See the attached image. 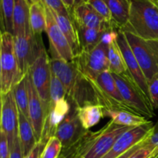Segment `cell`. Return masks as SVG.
I'll use <instances>...</instances> for the list:
<instances>
[{
  "mask_svg": "<svg viewBox=\"0 0 158 158\" xmlns=\"http://www.w3.org/2000/svg\"><path fill=\"white\" fill-rule=\"evenodd\" d=\"M52 72L64 86L66 95L78 107L87 104H99L90 82L77 69L73 61L60 59L50 60Z\"/></svg>",
  "mask_w": 158,
  "mask_h": 158,
  "instance_id": "1",
  "label": "cell"
},
{
  "mask_svg": "<svg viewBox=\"0 0 158 158\" xmlns=\"http://www.w3.org/2000/svg\"><path fill=\"white\" fill-rule=\"evenodd\" d=\"M112 75L123 100L134 112L145 117H153L155 115L150 99L143 94L131 75L120 76L114 73Z\"/></svg>",
  "mask_w": 158,
  "mask_h": 158,
  "instance_id": "6",
  "label": "cell"
},
{
  "mask_svg": "<svg viewBox=\"0 0 158 158\" xmlns=\"http://www.w3.org/2000/svg\"><path fill=\"white\" fill-rule=\"evenodd\" d=\"M157 149V148L154 149V148H151V147L147 146L143 143V146L129 158H149Z\"/></svg>",
  "mask_w": 158,
  "mask_h": 158,
  "instance_id": "33",
  "label": "cell"
},
{
  "mask_svg": "<svg viewBox=\"0 0 158 158\" xmlns=\"http://www.w3.org/2000/svg\"><path fill=\"white\" fill-rule=\"evenodd\" d=\"M87 1L88 0H74V2H75V7L77 6H80V5L86 3L87 2Z\"/></svg>",
  "mask_w": 158,
  "mask_h": 158,
  "instance_id": "39",
  "label": "cell"
},
{
  "mask_svg": "<svg viewBox=\"0 0 158 158\" xmlns=\"http://www.w3.org/2000/svg\"><path fill=\"white\" fill-rule=\"evenodd\" d=\"M1 131L7 136L11 149L19 137V110L12 90L1 94Z\"/></svg>",
  "mask_w": 158,
  "mask_h": 158,
  "instance_id": "13",
  "label": "cell"
},
{
  "mask_svg": "<svg viewBox=\"0 0 158 158\" xmlns=\"http://www.w3.org/2000/svg\"><path fill=\"white\" fill-rule=\"evenodd\" d=\"M12 92L19 111L29 119V93L26 77L14 86Z\"/></svg>",
  "mask_w": 158,
  "mask_h": 158,
  "instance_id": "26",
  "label": "cell"
},
{
  "mask_svg": "<svg viewBox=\"0 0 158 158\" xmlns=\"http://www.w3.org/2000/svg\"><path fill=\"white\" fill-rule=\"evenodd\" d=\"M15 0H1V19L2 31L13 35V16Z\"/></svg>",
  "mask_w": 158,
  "mask_h": 158,
  "instance_id": "27",
  "label": "cell"
},
{
  "mask_svg": "<svg viewBox=\"0 0 158 158\" xmlns=\"http://www.w3.org/2000/svg\"><path fill=\"white\" fill-rule=\"evenodd\" d=\"M29 23L35 35H41L46 27V7L43 2L33 3L29 8Z\"/></svg>",
  "mask_w": 158,
  "mask_h": 158,
  "instance_id": "25",
  "label": "cell"
},
{
  "mask_svg": "<svg viewBox=\"0 0 158 158\" xmlns=\"http://www.w3.org/2000/svg\"><path fill=\"white\" fill-rule=\"evenodd\" d=\"M149 158H158V148L154 151V154H153Z\"/></svg>",
  "mask_w": 158,
  "mask_h": 158,
  "instance_id": "40",
  "label": "cell"
},
{
  "mask_svg": "<svg viewBox=\"0 0 158 158\" xmlns=\"http://www.w3.org/2000/svg\"><path fill=\"white\" fill-rule=\"evenodd\" d=\"M29 4H33V3H40L42 2V0H27Z\"/></svg>",
  "mask_w": 158,
  "mask_h": 158,
  "instance_id": "41",
  "label": "cell"
},
{
  "mask_svg": "<svg viewBox=\"0 0 158 158\" xmlns=\"http://www.w3.org/2000/svg\"><path fill=\"white\" fill-rule=\"evenodd\" d=\"M10 158H25L19 137L15 140L13 145L11 148Z\"/></svg>",
  "mask_w": 158,
  "mask_h": 158,
  "instance_id": "35",
  "label": "cell"
},
{
  "mask_svg": "<svg viewBox=\"0 0 158 158\" xmlns=\"http://www.w3.org/2000/svg\"><path fill=\"white\" fill-rule=\"evenodd\" d=\"M113 30L95 48L89 51H81L74 57L73 61L76 66L88 80H94L102 73L110 70L108 44Z\"/></svg>",
  "mask_w": 158,
  "mask_h": 158,
  "instance_id": "4",
  "label": "cell"
},
{
  "mask_svg": "<svg viewBox=\"0 0 158 158\" xmlns=\"http://www.w3.org/2000/svg\"><path fill=\"white\" fill-rule=\"evenodd\" d=\"M59 158H68L67 157H66V155H65V154H62L61 155H60V157H59Z\"/></svg>",
  "mask_w": 158,
  "mask_h": 158,
  "instance_id": "43",
  "label": "cell"
},
{
  "mask_svg": "<svg viewBox=\"0 0 158 158\" xmlns=\"http://www.w3.org/2000/svg\"><path fill=\"white\" fill-rule=\"evenodd\" d=\"M45 7L46 12V27L45 32L49 38L52 59H60L67 62H72L74 59L73 52L64 34L59 27L51 9L46 6Z\"/></svg>",
  "mask_w": 158,
  "mask_h": 158,
  "instance_id": "11",
  "label": "cell"
},
{
  "mask_svg": "<svg viewBox=\"0 0 158 158\" xmlns=\"http://www.w3.org/2000/svg\"><path fill=\"white\" fill-rule=\"evenodd\" d=\"M122 30L148 82L158 73V40H145L131 31Z\"/></svg>",
  "mask_w": 158,
  "mask_h": 158,
  "instance_id": "5",
  "label": "cell"
},
{
  "mask_svg": "<svg viewBox=\"0 0 158 158\" xmlns=\"http://www.w3.org/2000/svg\"><path fill=\"white\" fill-rule=\"evenodd\" d=\"M19 139L24 157L31 152L38 143L30 120L19 111Z\"/></svg>",
  "mask_w": 158,
  "mask_h": 158,
  "instance_id": "21",
  "label": "cell"
},
{
  "mask_svg": "<svg viewBox=\"0 0 158 158\" xmlns=\"http://www.w3.org/2000/svg\"><path fill=\"white\" fill-rule=\"evenodd\" d=\"M62 2L63 3V5L65 6V7L67 9V10L69 11V14H72L73 11L74 7H75V2H74V0H61Z\"/></svg>",
  "mask_w": 158,
  "mask_h": 158,
  "instance_id": "38",
  "label": "cell"
},
{
  "mask_svg": "<svg viewBox=\"0 0 158 158\" xmlns=\"http://www.w3.org/2000/svg\"><path fill=\"white\" fill-rule=\"evenodd\" d=\"M70 100L69 113L58 125L55 136L61 141L63 151L68 150L76 144L89 130L84 129L78 116V106Z\"/></svg>",
  "mask_w": 158,
  "mask_h": 158,
  "instance_id": "10",
  "label": "cell"
},
{
  "mask_svg": "<svg viewBox=\"0 0 158 158\" xmlns=\"http://www.w3.org/2000/svg\"><path fill=\"white\" fill-rule=\"evenodd\" d=\"M144 144L156 149L158 148V120L154 126L152 134L144 142Z\"/></svg>",
  "mask_w": 158,
  "mask_h": 158,
  "instance_id": "34",
  "label": "cell"
},
{
  "mask_svg": "<svg viewBox=\"0 0 158 158\" xmlns=\"http://www.w3.org/2000/svg\"><path fill=\"white\" fill-rule=\"evenodd\" d=\"M51 11L53 14V16L59 27L60 28L63 33L64 34L65 37L67 40L68 43L73 52L74 57H75L81 52V49H80V41H79L78 32H77V27H76V25L72 17L56 13L52 9Z\"/></svg>",
  "mask_w": 158,
  "mask_h": 158,
  "instance_id": "19",
  "label": "cell"
},
{
  "mask_svg": "<svg viewBox=\"0 0 158 158\" xmlns=\"http://www.w3.org/2000/svg\"><path fill=\"white\" fill-rule=\"evenodd\" d=\"M23 77L14 48V35L2 32L0 43V91L1 94L12 90Z\"/></svg>",
  "mask_w": 158,
  "mask_h": 158,
  "instance_id": "3",
  "label": "cell"
},
{
  "mask_svg": "<svg viewBox=\"0 0 158 158\" xmlns=\"http://www.w3.org/2000/svg\"><path fill=\"white\" fill-rule=\"evenodd\" d=\"M112 14L114 23L120 29L129 21L131 0H104Z\"/></svg>",
  "mask_w": 158,
  "mask_h": 158,
  "instance_id": "23",
  "label": "cell"
},
{
  "mask_svg": "<svg viewBox=\"0 0 158 158\" xmlns=\"http://www.w3.org/2000/svg\"><path fill=\"white\" fill-rule=\"evenodd\" d=\"M144 142H145V141L142 142V143H140V144L137 145V146H135V147H134V148H133L132 149L130 150L129 151H127V153H125V154H123V155L120 156V157H117V158H129L130 157H131V156H132L133 154H134V153L136 152V151H138V150L140 149V148H141L142 146H143V143H144Z\"/></svg>",
  "mask_w": 158,
  "mask_h": 158,
  "instance_id": "37",
  "label": "cell"
},
{
  "mask_svg": "<svg viewBox=\"0 0 158 158\" xmlns=\"http://www.w3.org/2000/svg\"><path fill=\"white\" fill-rule=\"evenodd\" d=\"M123 29L145 40H158V8L151 0H131L129 21Z\"/></svg>",
  "mask_w": 158,
  "mask_h": 158,
  "instance_id": "2",
  "label": "cell"
},
{
  "mask_svg": "<svg viewBox=\"0 0 158 158\" xmlns=\"http://www.w3.org/2000/svg\"><path fill=\"white\" fill-rule=\"evenodd\" d=\"M104 107L100 104H87L78 107V116L84 129L89 130L101 120Z\"/></svg>",
  "mask_w": 158,
  "mask_h": 158,
  "instance_id": "24",
  "label": "cell"
},
{
  "mask_svg": "<svg viewBox=\"0 0 158 158\" xmlns=\"http://www.w3.org/2000/svg\"><path fill=\"white\" fill-rule=\"evenodd\" d=\"M63 152L61 141L56 136H52L45 145L40 158H59Z\"/></svg>",
  "mask_w": 158,
  "mask_h": 158,
  "instance_id": "28",
  "label": "cell"
},
{
  "mask_svg": "<svg viewBox=\"0 0 158 158\" xmlns=\"http://www.w3.org/2000/svg\"><path fill=\"white\" fill-rule=\"evenodd\" d=\"M117 42L119 45L122 54H123V59H124L125 63L127 65L128 71L131 73V77H133L134 81L136 82L139 87L141 89L143 94L150 99L149 92H148V82L147 78L145 77L137 58L134 56L127 40L126 38L124 32L122 29L119 28L117 29Z\"/></svg>",
  "mask_w": 158,
  "mask_h": 158,
  "instance_id": "14",
  "label": "cell"
},
{
  "mask_svg": "<svg viewBox=\"0 0 158 158\" xmlns=\"http://www.w3.org/2000/svg\"><path fill=\"white\" fill-rule=\"evenodd\" d=\"M104 117H109L112 121L121 126L135 127L149 123V120L143 116L131 111L122 110H103Z\"/></svg>",
  "mask_w": 158,
  "mask_h": 158,
  "instance_id": "20",
  "label": "cell"
},
{
  "mask_svg": "<svg viewBox=\"0 0 158 158\" xmlns=\"http://www.w3.org/2000/svg\"><path fill=\"white\" fill-rule=\"evenodd\" d=\"M45 145L46 144L42 143V142H38L36 145L34 147L33 149L31 151V152L25 158H40L43 149L45 148Z\"/></svg>",
  "mask_w": 158,
  "mask_h": 158,
  "instance_id": "36",
  "label": "cell"
},
{
  "mask_svg": "<svg viewBox=\"0 0 158 158\" xmlns=\"http://www.w3.org/2000/svg\"><path fill=\"white\" fill-rule=\"evenodd\" d=\"M42 2L56 13L71 16L69 11L65 7L61 0H42Z\"/></svg>",
  "mask_w": 158,
  "mask_h": 158,
  "instance_id": "31",
  "label": "cell"
},
{
  "mask_svg": "<svg viewBox=\"0 0 158 158\" xmlns=\"http://www.w3.org/2000/svg\"><path fill=\"white\" fill-rule=\"evenodd\" d=\"M14 48L20 73L25 77L45 48L41 35L30 32L24 36H14Z\"/></svg>",
  "mask_w": 158,
  "mask_h": 158,
  "instance_id": "8",
  "label": "cell"
},
{
  "mask_svg": "<svg viewBox=\"0 0 158 158\" xmlns=\"http://www.w3.org/2000/svg\"><path fill=\"white\" fill-rule=\"evenodd\" d=\"M71 17L76 24L90 29L110 30L119 28L116 25L106 23L87 3L76 6L71 14Z\"/></svg>",
  "mask_w": 158,
  "mask_h": 158,
  "instance_id": "16",
  "label": "cell"
},
{
  "mask_svg": "<svg viewBox=\"0 0 158 158\" xmlns=\"http://www.w3.org/2000/svg\"><path fill=\"white\" fill-rule=\"evenodd\" d=\"M117 29H114L110 33L108 44V60L110 63V70L111 73L120 76L131 75L125 63L123 54L117 42Z\"/></svg>",
  "mask_w": 158,
  "mask_h": 158,
  "instance_id": "17",
  "label": "cell"
},
{
  "mask_svg": "<svg viewBox=\"0 0 158 158\" xmlns=\"http://www.w3.org/2000/svg\"><path fill=\"white\" fill-rule=\"evenodd\" d=\"M89 81L95 90L98 103L104 109L134 112L123 100L110 70L105 71L96 79Z\"/></svg>",
  "mask_w": 158,
  "mask_h": 158,
  "instance_id": "7",
  "label": "cell"
},
{
  "mask_svg": "<svg viewBox=\"0 0 158 158\" xmlns=\"http://www.w3.org/2000/svg\"><path fill=\"white\" fill-rule=\"evenodd\" d=\"M30 4L27 0H15L13 16V35L24 36L32 32L29 23Z\"/></svg>",
  "mask_w": 158,
  "mask_h": 158,
  "instance_id": "18",
  "label": "cell"
},
{
  "mask_svg": "<svg viewBox=\"0 0 158 158\" xmlns=\"http://www.w3.org/2000/svg\"><path fill=\"white\" fill-rule=\"evenodd\" d=\"M150 100L154 109H158V73L148 81Z\"/></svg>",
  "mask_w": 158,
  "mask_h": 158,
  "instance_id": "30",
  "label": "cell"
},
{
  "mask_svg": "<svg viewBox=\"0 0 158 158\" xmlns=\"http://www.w3.org/2000/svg\"><path fill=\"white\" fill-rule=\"evenodd\" d=\"M26 77L29 93V119L33 127L37 142H40L44 127L46 112L44 104L32 83L29 73Z\"/></svg>",
  "mask_w": 158,
  "mask_h": 158,
  "instance_id": "15",
  "label": "cell"
},
{
  "mask_svg": "<svg viewBox=\"0 0 158 158\" xmlns=\"http://www.w3.org/2000/svg\"><path fill=\"white\" fill-rule=\"evenodd\" d=\"M75 25L77 32H78L79 41H80L81 51H89L95 48L104 39L106 34L113 30V29L98 30V29L84 27L76 23Z\"/></svg>",
  "mask_w": 158,
  "mask_h": 158,
  "instance_id": "22",
  "label": "cell"
},
{
  "mask_svg": "<svg viewBox=\"0 0 158 158\" xmlns=\"http://www.w3.org/2000/svg\"><path fill=\"white\" fill-rule=\"evenodd\" d=\"M154 126L150 121L146 124L131 127L117 139L112 149L103 158H117L145 141L152 134Z\"/></svg>",
  "mask_w": 158,
  "mask_h": 158,
  "instance_id": "12",
  "label": "cell"
},
{
  "mask_svg": "<svg viewBox=\"0 0 158 158\" xmlns=\"http://www.w3.org/2000/svg\"><path fill=\"white\" fill-rule=\"evenodd\" d=\"M88 5L94 9L97 14L100 15L109 24L116 25L113 20L112 14L104 0H88ZM117 26V25H116Z\"/></svg>",
  "mask_w": 158,
  "mask_h": 158,
  "instance_id": "29",
  "label": "cell"
},
{
  "mask_svg": "<svg viewBox=\"0 0 158 158\" xmlns=\"http://www.w3.org/2000/svg\"><path fill=\"white\" fill-rule=\"evenodd\" d=\"M151 1H152L156 5V6L158 8V0H151Z\"/></svg>",
  "mask_w": 158,
  "mask_h": 158,
  "instance_id": "42",
  "label": "cell"
},
{
  "mask_svg": "<svg viewBox=\"0 0 158 158\" xmlns=\"http://www.w3.org/2000/svg\"><path fill=\"white\" fill-rule=\"evenodd\" d=\"M50 60L51 59H49L46 49L43 48L40 56L32 64L29 71L32 83L44 104L46 114L49 110L50 100L49 93L52 77Z\"/></svg>",
  "mask_w": 158,
  "mask_h": 158,
  "instance_id": "9",
  "label": "cell"
},
{
  "mask_svg": "<svg viewBox=\"0 0 158 158\" xmlns=\"http://www.w3.org/2000/svg\"><path fill=\"white\" fill-rule=\"evenodd\" d=\"M11 149L6 134L0 130V158H10Z\"/></svg>",
  "mask_w": 158,
  "mask_h": 158,
  "instance_id": "32",
  "label": "cell"
}]
</instances>
